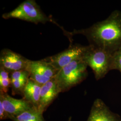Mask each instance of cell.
Instances as JSON below:
<instances>
[{"label":"cell","mask_w":121,"mask_h":121,"mask_svg":"<svg viewBox=\"0 0 121 121\" xmlns=\"http://www.w3.org/2000/svg\"><path fill=\"white\" fill-rule=\"evenodd\" d=\"M71 34L83 35L90 45L112 54L121 47V11L115 10L106 19L85 29L74 30Z\"/></svg>","instance_id":"obj_1"},{"label":"cell","mask_w":121,"mask_h":121,"mask_svg":"<svg viewBox=\"0 0 121 121\" xmlns=\"http://www.w3.org/2000/svg\"><path fill=\"white\" fill-rule=\"evenodd\" d=\"M87 65L82 58L74 60L58 71L55 78L61 92L82 82L88 75Z\"/></svg>","instance_id":"obj_2"},{"label":"cell","mask_w":121,"mask_h":121,"mask_svg":"<svg viewBox=\"0 0 121 121\" xmlns=\"http://www.w3.org/2000/svg\"><path fill=\"white\" fill-rule=\"evenodd\" d=\"M112 55L103 48L89 44L82 59L92 69L95 79L98 80L104 77L111 70Z\"/></svg>","instance_id":"obj_3"},{"label":"cell","mask_w":121,"mask_h":121,"mask_svg":"<svg viewBox=\"0 0 121 121\" xmlns=\"http://www.w3.org/2000/svg\"><path fill=\"white\" fill-rule=\"evenodd\" d=\"M2 17L5 19L14 18L35 24L52 22L59 26L52 18L43 13L34 0H26L12 11L4 13Z\"/></svg>","instance_id":"obj_4"},{"label":"cell","mask_w":121,"mask_h":121,"mask_svg":"<svg viewBox=\"0 0 121 121\" xmlns=\"http://www.w3.org/2000/svg\"><path fill=\"white\" fill-rule=\"evenodd\" d=\"M88 46L70 44L69 47L56 55L48 56L43 60L59 71L74 60L82 59Z\"/></svg>","instance_id":"obj_5"},{"label":"cell","mask_w":121,"mask_h":121,"mask_svg":"<svg viewBox=\"0 0 121 121\" xmlns=\"http://www.w3.org/2000/svg\"><path fill=\"white\" fill-rule=\"evenodd\" d=\"M26 69L30 73L29 78L42 86L54 78L58 72L43 59L30 60Z\"/></svg>","instance_id":"obj_6"},{"label":"cell","mask_w":121,"mask_h":121,"mask_svg":"<svg viewBox=\"0 0 121 121\" xmlns=\"http://www.w3.org/2000/svg\"><path fill=\"white\" fill-rule=\"evenodd\" d=\"M30 60L20 54L4 48L0 54V67L11 73L26 69Z\"/></svg>","instance_id":"obj_7"},{"label":"cell","mask_w":121,"mask_h":121,"mask_svg":"<svg viewBox=\"0 0 121 121\" xmlns=\"http://www.w3.org/2000/svg\"><path fill=\"white\" fill-rule=\"evenodd\" d=\"M0 102L2 103L5 110L12 117L11 119L13 117L34 107L32 104L23 98L17 99L7 93H0Z\"/></svg>","instance_id":"obj_8"},{"label":"cell","mask_w":121,"mask_h":121,"mask_svg":"<svg viewBox=\"0 0 121 121\" xmlns=\"http://www.w3.org/2000/svg\"><path fill=\"white\" fill-rule=\"evenodd\" d=\"M61 92L55 77L41 86L38 109L43 113Z\"/></svg>","instance_id":"obj_9"},{"label":"cell","mask_w":121,"mask_h":121,"mask_svg":"<svg viewBox=\"0 0 121 121\" xmlns=\"http://www.w3.org/2000/svg\"><path fill=\"white\" fill-rule=\"evenodd\" d=\"M86 121H121V118L112 112L102 99H96L91 106Z\"/></svg>","instance_id":"obj_10"},{"label":"cell","mask_w":121,"mask_h":121,"mask_svg":"<svg viewBox=\"0 0 121 121\" xmlns=\"http://www.w3.org/2000/svg\"><path fill=\"white\" fill-rule=\"evenodd\" d=\"M10 76L12 94L22 95L24 89L30 78L29 72L26 69H23L13 72Z\"/></svg>","instance_id":"obj_11"},{"label":"cell","mask_w":121,"mask_h":121,"mask_svg":"<svg viewBox=\"0 0 121 121\" xmlns=\"http://www.w3.org/2000/svg\"><path fill=\"white\" fill-rule=\"evenodd\" d=\"M42 85L29 79L23 91V98L32 104L35 108L39 106Z\"/></svg>","instance_id":"obj_12"},{"label":"cell","mask_w":121,"mask_h":121,"mask_svg":"<svg viewBox=\"0 0 121 121\" xmlns=\"http://www.w3.org/2000/svg\"><path fill=\"white\" fill-rule=\"evenodd\" d=\"M43 114L37 108L33 107L13 117L11 120L13 121H45Z\"/></svg>","instance_id":"obj_13"},{"label":"cell","mask_w":121,"mask_h":121,"mask_svg":"<svg viewBox=\"0 0 121 121\" xmlns=\"http://www.w3.org/2000/svg\"><path fill=\"white\" fill-rule=\"evenodd\" d=\"M10 73L0 67V93H7L11 87Z\"/></svg>","instance_id":"obj_14"},{"label":"cell","mask_w":121,"mask_h":121,"mask_svg":"<svg viewBox=\"0 0 121 121\" xmlns=\"http://www.w3.org/2000/svg\"><path fill=\"white\" fill-rule=\"evenodd\" d=\"M116 69L121 73V47L112 53L111 70Z\"/></svg>","instance_id":"obj_15"},{"label":"cell","mask_w":121,"mask_h":121,"mask_svg":"<svg viewBox=\"0 0 121 121\" xmlns=\"http://www.w3.org/2000/svg\"><path fill=\"white\" fill-rule=\"evenodd\" d=\"M11 116L5 110L2 103L0 102V119L1 120L7 119H11Z\"/></svg>","instance_id":"obj_16"}]
</instances>
